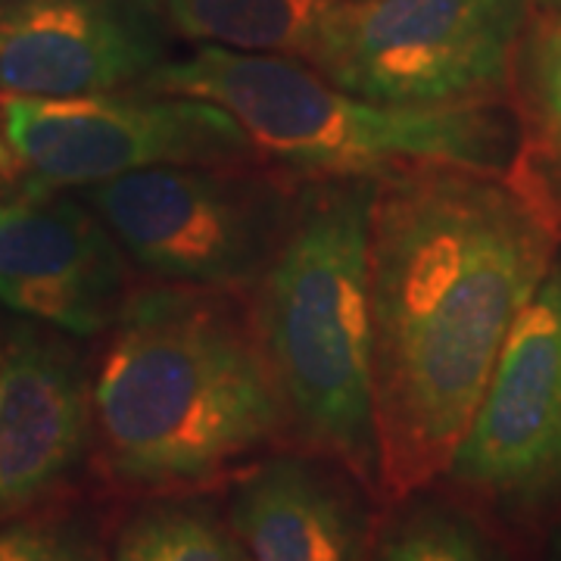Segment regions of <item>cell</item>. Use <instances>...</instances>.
<instances>
[{
	"label": "cell",
	"instance_id": "9a60e30c",
	"mask_svg": "<svg viewBox=\"0 0 561 561\" xmlns=\"http://www.w3.org/2000/svg\"><path fill=\"white\" fill-rule=\"evenodd\" d=\"M110 561H250V556L216 502L162 493L122 524Z\"/></svg>",
	"mask_w": 561,
	"mask_h": 561
},
{
	"label": "cell",
	"instance_id": "ba28073f",
	"mask_svg": "<svg viewBox=\"0 0 561 561\" xmlns=\"http://www.w3.org/2000/svg\"><path fill=\"white\" fill-rule=\"evenodd\" d=\"M443 478L508 518L561 505V253L515 321Z\"/></svg>",
	"mask_w": 561,
	"mask_h": 561
},
{
	"label": "cell",
	"instance_id": "5b68a950",
	"mask_svg": "<svg viewBox=\"0 0 561 561\" xmlns=\"http://www.w3.org/2000/svg\"><path fill=\"white\" fill-rule=\"evenodd\" d=\"M297 184L265 160L191 162L79 187V197L153 278L247 294L287 234Z\"/></svg>",
	"mask_w": 561,
	"mask_h": 561
},
{
	"label": "cell",
	"instance_id": "8992f818",
	"mask_svg": "<svg viewBox=\"0 0 561 561\" xmlns=\"http://www.w3.org/2000/svg\"><path fill=\"white\" fill-rule=\"evenodd\" d=\"M527 13L530 0H343L312 69L387 106L508 103Z\"/></svg>",
	"mask_w": 561,
	"mask_h": 561
},
{
	"label": "cell",
	"instance_id": "ac0fdd59",
	"mask_svg": "<svg viewBox=\"0 0 561 561\" xmlns=\"http://www.w3.org/2000/svg\"><path fill=\"white\" fill-rule=\"evenodd\" d=\"M549 561H561V527L556 530V537H552V549H549Z\"/></svg>",
	"mask_w": 561,
	"mask_h": 561
},
{
	"label": "cell",
	"instance_id": "4fadbf2b",
	"mask_svg": "<svg viewBox=\"0 0 561 561\" xmlns=\"http://www.w3.org/2000/svg\"><path fill=\"white\" fill-rule=\"evenodd\" d=\"M508 106L518 125V147L505 175L561 243V10L530 0Z\"/></svg>",
	"mask_w": 561,
	"mask_h": 561
},
{
	"label": "cell",
	"instance_id": "3957f363",
	"mask_svg": "<svg viewBox=\"0 0 561 561\" xmlns=\"http://www.w3.org/2000/svg\"><path fill=\"white\" fill-rule=\"evenodd\" d=\"M378 179H300L278 253L247 290L287 437L381 496L368 241Z\"/></svg>",
	"mask_w": 561,
	"mask_h": 561
},
{
	"label": "cell",
	"instance_id": "d6986e66",
	"mask_svg": "<svg viewBox=\"0 0 561 561\" xmlns=\"http://www.w3.org/2000/svg\"><path fill=\"white\" fill-rule=\"evenodd\" d=\"M534 3H540V7H552V10H561V0H534Z\"/></svg>",
	"mask_w": 561,
	"mask_h": 561
},
{
	"label": "cell",
	"instance_id": "30bf717a",
	"mask_svg": "<svg viewBox=\"0 0 561 561\" xmlns=\"http://www.w3.org/2000/svg\"><path fill=\"white\" fill-rule=\"evenodd\" d=\"M157 0H0V98H79L150 81L169 57Z\"/></svg>",
	"mask_w": 561,
	"mask_h": 561
},
{
	"label": "cell",
	"instance_id": "44dd1931",
	"mask_svg": "<svg viewBox=\"0 0 561 561\" xmlns=\"http://www.w3.org/2000/svg\"><path fill=\"white\" fill-rule=\"evenodd\" d=\"M0 362H3V334H0Z\"/></svg>",
	"mask_w": 561,
	"mask_h": 561
},
{
	"label": "cell",
	"instance_id": "2e32d148",
	"mask_svg": "<svg viewBox=\"0 0 561 561\" xmlns=\"http://www.w3.org/2000/svg\"><path fill=\"white\" fill-rule=\"evenodd\" d=\"M371 561H496L478 524L440 496L412 493L393 502L378 527Z\"/></svg>",
	"mask_w": 561,
	"mask_h": 561
},
{
	"label": "cell",
	"instance_id": "52a82bcc",
	"mask_svg": "<svg viewBox=\"0 0 561 561\" xmlns=\"http://www.w3.org/2000/svg\"><path fill=\"white\" fill-rule=\"evenodd\" d=\"M0 135L35 187H91L157 165L262 160L219 103L153 88L79 98H0Z\"/></svg>",
	"mask_w": 561,
	"mask_h": 561
},
{
	"label": "cell",
	"instance_id": "6da1fadb",
	"mask_svg": "<svg viewBox=\"0 0 561 561\" xmlns=\"http://www.w3.org/2000/svg\"><path fill=\"white\" fill-rule=\"evenodd\" d=\"M559 247L505 172L419 162L378 179L368 297L383 502L449 471Z\"/></svg>",
	"mask_w": 561,
	"mask_h": 561
},
{
	"label": "cell",
	"instance_id": "7a4b0ae2",
	"mask_svg": "<svg viewBox=\"0 0 561 561\" xmlns=\"http://www.w3.org/2000/svg\"><path fill=\"white\" fill-rule=\"evenodd\" d=\"M106 478L138 493H187L287 437L247 294L138 287L91 378Z\"/></svg>",
	"mask_w": 561,
	"mask_h": 561
},
{
	"label": "cell",
	"instance_id": "9c48e42d",
	"mask_svg": "<svg viewBox=\"0 0 561 561\" xmlns=\"http://www.w3.org/2000/svg\"><path fill=\"white\" fill-rule=\"evenodd\" d=\"M131 294L128 253L81 197L25 184L0 206V302L16 316L94 337Z\"/></svg>",
	"mask_w": 561,
	"mask_h": 561
},
{
	"label": "cell",
	"instance_id": "e0dca14e",
	"mask_svg": "<svg viewBox=\"0 0 561 561\" xmlns=\"http://www.w3.org/2000/svg\"><path fill=\"white\" fill-rule=\"evenodd\" d=\"M0 561H106V552L79 515H20L0 522Z\"/></svg>",
	"mask_w": 561,
	"mask_h": 561
},
{
	"label": "cell",
	"instance_id": "8fae6325",
	"mask_svg": "<svg viewBox=\"0 0 561 561\" xmlns=\"http://www.w3.org/2000/svg\"><path fill=\"white\" fill-rule=\"evenodd\" d=\"M94 443L91 378L62 331L20 321L0 362V522L72 478Z\"/></svg>",
	"mask_w": 561,
	"mask_h": 561
},
{
	"label": "cell",
	"instance_id": "277c9868",
	"mask_svg": "<svg viewBox=\"0 0 561 561\" xmlns=\"http://www.w3.org/2000/svg\"><path fill=\"white\" fill-rule=\"evenodd\" d=\"M144 88L219 103L262 160L294 179H383L419 162L508 172L518 125L508 103L409 110L368 101L319 69L275 54L203 44Z\"/></svg>",
	"mask_w": 561,
	"mask_h": 561
},
{
	"label": "cell",
	"instance_id": "7c38bea8",
	"mask_svg": "<svg viewBox=\"0 0 561 561\" xmlns=\"http://www.w3.org/2000/svg\"><path fill=\"white\" fill-rule=\"evenodd\" d=\"M228 522L250 561H371V493L341 465L278 453L243 471Z\"/></svg>",
	"mask_w": 561,
	"mask_h": 561
},
{
	"label": "cell",
	"instance_id": "ffe728a7",
	"mask_svg": "<svg viewBox=\"0 0 561 561\" xmlns=\"http://www.w3.org/2000/svg\"><path fill=\"white\" fill-rule=\"evenodd\" d=\"M0 160H7V150H3V135H0Z\"/></svg>",
	"mask_w": 561,
	"mask_h": 561
},
{
	"label": "cell",
	"instance_id": "5bb4252c",
	"mask_svg": "<svg viewBox=\"0 0 561 561\" xmlns=\"http://www.w3.org/2000/svg\"><path fill=\"white\" fill-rule=\"evenodd\" d=\"M181 38L316 66L343 0H157Z\"/></svg>",
	"mask_w": 561,
	"mask_h": 561
}]
</instances>
